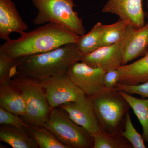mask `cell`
I'll return each mask as SVG.
<instances>
[{
  "label": "cell",
  "mask_w": 148,
  "mask_h": 148,
  "mask_svg": "<svg viewBox=\"0 0 148 148\" xmlns=\"http://www.w3.org/2000/svg\"><path fill=\"white\" fill-rule=\"evenodd\" d=\"M16 39H10L0 46V52L18 58L40 54L70 43H77L79 36L66 27L49 23L24 32Z\"/></svg>",
  "instance_id": "cell-1"
},
{
  "label": "cell",
  "mask_w": 148,
  "mask_h": 148,
  "mask_svg": "<svg viewBox=\"0 0 148 148\" xmlns=\"http://www.w3.org/2000/svg\"><path fill=\"white\" fill-rule=\"evenodd\" d=\"M83 55L76 43L68 44L45 53L18 58L16 74L39 81L67 73L73 64L81 61Z\"/></svg>",
  "instance_id": "cell-2"
},
{
  "label": "cell",
  "mask_w": 148,
  "mask_h": 148,
  "mask_svg": "<svg viewBox=\"0 0 148 148\" xmlns=\"http://www.w3.org/2000/svg\"><path fill=\"white\" fill-rule=\"evenodd\" d=\"M38 10L35 25L52 23L62 25L79 36L86 34L82 19L75 11L73 0H31Z\"/></svg>",
  "instance_id": "cell-3"
},
{
  "label": "cell",
  "mask_w": 148,
  "mask_h": 148,
  "mask_svg": "<svg viewBox=\"0 0 148 148\" xmlns=\"http://www.w3.org/2000/svg\"><path fill=\"white\" fill-rule=\"evenodd\" d=\"M93 108L103 132H120L125 114L131 108L116 88L107 89L92 97Z\"/></svg>",
  "instance_id": "cell-4"
},
{
  "label": "cell",
  "mask_w": 148,
  "mask_h": 148,
  "mask_svg": "<svg viewBox=\"0 0 148 148\" xmlns=\"http://www.w3.org/2000/svg\"><path fill=\"white\" fill-rule=\"evenodd\" d=\"M11 79L26 98L27 113L21 118L26 123L43 126L49 118L52 110L43 88L38 81L18 74H15Z\"/></svg>",
  "instance_id": "cell-5"
},
{
  "label": "cell",
  "mask_w": 148,
  "mask_h": 148,
  "mask_svg": "<svg viewBox=\"0 0 148 148\" xmlns=\"http://www.w3.org/2000/svg\"><path fill=\"white\" fill-rule=\"evenodd\" d=\"M43 126L68 148H93V137L62 110L52 109L49 118Z\"/></svg>",
  "instance_id": "cell-6"
},
{
  "label": "cell",
  "mask_w": 148,
  "mask_h": 148,
  "mask_svg": "<svg viewBox=\"0 0 148 148\" xmlns=\"http://www.w3.org/2000/svg\"><path fill=\"white\" fill-rule=\"evenodd\" d=\"M43 88L51 109L70 102L77 101L85 95L76 85L67 73L38 81Z\"/></svg>",
  "instance_id": "cell-7"
},
{
  "label": "cell",
  "mask_w": 148,
  "mask_h": 148,
  "mask_svg": "<svg viewBox=\"0 0 148 148\" xmlns=\"http://www.w3.org/2000/svg\"><path fill=\"white\" fill-rule=\"evenodd\" d=\"M106 73L103 69L79 61L70 67L67 73L85 95L93 97L106 89L103 82Z\"/></svg>",
  "instance_id": "cell-8"
},
{
  "label": "cell",
  "mask_w": 148,
  "mask_h": 148,
  "mask_svg": "<svg viewBox=\"0 0 148 148\" xmlns=\"http://www.w3.org/2000/svg\"><path fill=\"white\" fill-rule=\"evenodd\" d=\"M60 108L92 137L102 131L95 115L91 96L84 95L77 101L61 105Z\"/></svg>",
  "instance_id": "cell-9"
},
{
  "label": "cell",
  "mask_w": 148,
  "mask_h": 148,
  "mask_svg": "<svg viewBox=\"0 0 148 148\" xmlns=\"http://www.w3.org/2000/svg\"><path fill=\"white\" fill-rule=\"evenodd\" d=\"M125 37L118 42L101 47L92 52L83 55L81 61L88 66L100 68L106 72L122 66Z\"/></svg>",
  "instance_id": "cell-10"
},
{
  "label": "cell",
  "mask_w": 148,
  "mask_h": 148,
  "mask_svg": "<svg viewBox=\"0 0 148 148\" xmlns=\"http://www.w3.org/2000/svg\"><path fill=\"white\" fill-rule=\"evenodd\" d=\"M102 11L115 14L121 20L129 21L130 25L137 29L145 24L143 0H108Z\"/></svg>",
  "instance_id": "cell-11"
},
{
  "label": "cell",
  "mask_w": 148,
  "mask_h": 148,
  "mask_svg": "<svg viewBox=\"0 0 148 148\" xmlns=\"http://www.w3.org/2000/svg\"><path fill=\"white\" fill-rule=\"evenodd\" d=\"M122 65L148 52V21L144 27L137 29L130 25L127 26L125 32Z\"/></svg>",
  "instance_id": "cell-12"
},
{
  "label": "cell",
  "mask_w": 148,
  "mask_h": 148,
  "mask_svg": "<svg viewBox=\"0 0 148 148\" xmlns=\"http://www.w3.org/2000/svg\"><path fill=\"white\" fill-rule=\"evenodd\" d=\"M28 28L12 0H0V38L7 41L11 33L21 34Z\"/></svg>",
  "instance_id": "cell-13"
},
{
  "label": "cell",
  "mask_w": 148,
  "mask_h": 148,
  "mask_svg": "<svg viewBox=\"0 0 148 148\" xmlns=\"http://www.w3.org/2000/svg\"><path fill=\"white\" fill-rule=\"evenodd\" d=\"M0 107L21 117L27 113L24 94L10 78L0 81Z\"/></svg>",
  "instance_id": "cell-14"
},
{
  "label": "cell",
  "mask_w": 148,
  "mask_h": 148,
  "mask_svg": "<svg viewBox=\"0 0 148 148\" xmlns=\"http://www.w3.org/2000/svg\"><path fill=\"white\" fill-rule=\"evenodd\" d=\"M119 83L137 85L148 81V52L132 64L122 65L117 69Z\"/></svg>",
  "instance_id": "cell-15"
},
{
  "label": "cell",
  "mask_w": 148,
  "mask_h": 148,
  "mask_svg": "<svg viewBox=\"0 0 148 148\" xmlns=\"http://www.w3.org/2000/svg\"><path fill=\"white\" fill-rule=\"evenodd\" d=\"M27 127L1 125L0 140L13 148H39L36 142L28 132Z\"/></svg>",
  "instance_id": "cell-16"
},
{
  "label": "cell",
  "mask_w": 148,
  "mask_h": 148,
  "mask_svg": "<svg viewBox=\"0 0 148 148\" xmlns=\"http://www.w3.org/2000/svg\"><path fill=\"white\" fill-rule=\"evenodd\" d=\"M119 91L129 103L130 108L139 120L143 130L142 136L144 141L148 144V98L140 99L122 90Z\"/></svg>",
  "instance_id": "cell-17"
},
{
  "label": "cell",
  "mask_w": 148,
  "mask_h": 148,
  "mask_svg": "<svg viewBox=\"0 0 148 148\" xmlns=\"http://www.w3.org/2000/svg\"><path fill=\"white\" fill-rule=\"evenodd\" d=\"M105 24L98 22L87 34L79 36L76 44L83 55L87 54L101 47V39Z\"/></svg>",
  "instance_id": "cell-18"
},
{
  "label": "cell",
  "mask_w": 148,
  "mask_h": 148,
  "mask_svg": "<svg viewBox=\"0 0 148 148\" xmlns=\"http://www.w3.org/2000/svg\"><path fill=\"white\" fill-rule=\"evenodd\" d=\"M40 148H68L58 141L52 132L43 126L28 123L27 127Z\"/></svg>",
  "instance_id": "cell-19"
},
{
  "label": "cell",
  "mask_w": 148,
  "mask_h": 148,
  "mask_svg": "<svg viewBox=\"0 0 148 148\" xmlns=\"http://www.w3.org/2000/svg\"><path fill=\"white\" fill-rule=\"evenodd\" d=\"M93 148H132V146L121 134L101 132L94 135Z\"/></svg>",
  "instance_id": "cell-20"
},
{
  "label": "cell",
  "mask_w": 148,
  "mask_h": 148,
  "mask_svg": "<svg viewBox=\"0 0 148 148\" xmlns=\"http://www.w3.org/2000/svg\"><path fill=\"white\" fill-rule=\"evenodd\" d=\"M130 24L129 21L119 19L114 24L105 25L101 37V47L112 45L123 39Z\"/></svg>",
  "instance_id": "cell-21"
},
{
  "label": "cell",
  "mask_w": 148,
  "mask_h": 148,
  "mask_svg": "<svg viewBox=\"0 0 148 148\" xmlns=\"http://www.w3.org/2000/svg\"><path fill=\"white\" fill-rule=\"evenodd\" d=\"M124 130H121L122 136L132 146L133 148H145L143 136L140 135L133 125L129 111L125 114L124 119Z\"/></svg>",
  "instance_id": "cell-22"
},
{
  "label": "cell",
  "mask_w": 148,
  "mask_h": 148,
  "mask_svg": "<svg viewBox=\"0 0 148 148\" xmlns=\"http://www.w3.org/2000/svg\"><path fill=\"white\" fill-rule=\"evenodd\" d=\"M17 61L18 58H11L0 52V81L11 78Z\"/></svg>",
  "instance_id": "cell-23"
},
{
  "label": "cell",
  "mask_w": 148,
  "mask_h": 148,
  "mask_svg": "<svg viewBox=\"0 0 148 148\" xmlns=\"http://www.w3.org/2000/svg\"><path fill=\"white\" fill-rule=\"evenodd\" d=\"M0 124L12 125L18 127H27L28 123L24 122L19 116L0 107Z\"/></svg>",
  "instance_id": "cell-24"
},
{
  "label": "cell",
  "mask_w": 148,
  "mask_h": 148,
  "mask_svg": "<svg viewBox=\"0 0 148 148\" xmlns=\"http://www.w3.org/2000/svg\"><path fill=\"white\" fill-rule=\"evenodd\" d=\"M116 88L131 95L138 94L148 98V81L137 85L123 84L118 83Z\"/></svg>",
  "instance_id": "cell-25"
},
{
  "label": "cell",
  "mask_w": 148,
  "mask_h": 148,
  "mask_svg": "<svg viewBox=\"0 0 148 148\" xmlns=\"http://www.w3.org/2000/svg\"><path fill=\"white\" fill-rule=\"evenodd\" d=\"M119 72L117 69L106 72L103 79L106 89H112L116 88L119 81Z\"/></svg>",
  "instance_id": "cell-26"
},
{
  "label": "cell",
  "mask_w": 148,
  "mask_h": 148,
  "mask_svg": "<svg viewBox=\"0 0 148 148\" xmlns=\"http://www.w3.org/2000/svg\"><path fill=\"white\" fill-rule=\"evenodd\" d=\"M146 8L147 11L145 12V17L148 19V0H146Z\"/></svg>",
  "instance_id": "cell-27"
}]
</instances>
